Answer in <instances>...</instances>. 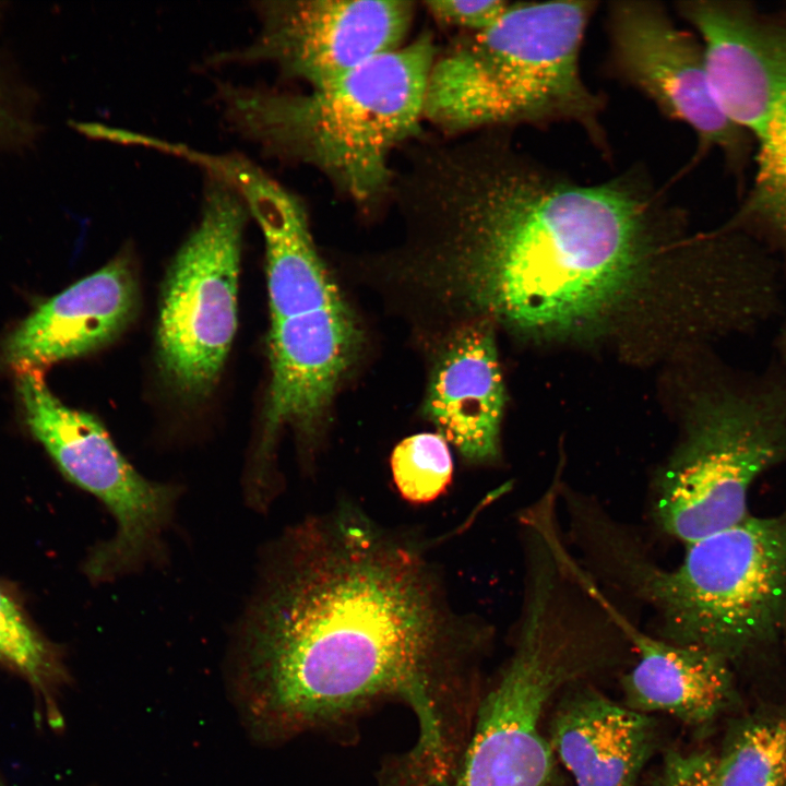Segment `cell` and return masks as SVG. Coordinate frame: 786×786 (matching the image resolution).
Returning <instances> with one entry per match:
<instances>
[{
	"label": "cell",
	"mask_w": 786,
	"mask_h": 786,
	"mask_svg": "<svg viewBox=\"0 0 786 786\" xmlns=\"http://www.w3.org/2000/svg\"><path fill=\"white\" fill-rule=\"evenodd\" d=\"M261 559L228 656L252 737L288 739L398 700L419 728L402 772L449 779L471 733L464 644L421 559L349 516L300 523Z\"/></svg>",
	"instance_id": "6da1fadb"
},
{
	"label": "cell",
	"mask_w": 786,
	"mask_h": 786,
	"mask_svg": "<svg viewBox=\"0 0 786 786\" xmlns=\"http://www.w3.org/2000/svg\"><path fill=\"white\" fill-rule=\"evenodd\" d=\"M505 403L492 324L451 326L438 345L422 404L426 418L472 463L499 455Z\"/></svg>",
	"instance_id": "7c38bea8"
},
{
	"label": "cell",
	"mask_w": 786,
	"mask_h": 786,
	"mask_svg": "<svg viewBox=\"0 0 786 786\" xmlns=\"http://www.w3.org/2000/svg\"><path fill=\"white\" fill-rule=\"evenodd\" d=\"M28 428L64 476L96 497L115 519L114 536L92 551L86 571L97 582L139 571L165 556L181 488L142 476L92 415L64 405L37 368L17 369Z\"/></svg>",
	"instance_id": "ba28073f"
},
{
	"label": "cell",
	"mask_w": 786,
	"mask_h": 786,
	"mask_svg": "<svg viewBox=\"0 0 786 786\" xmlns=\"http://www.w3.org/2000/svg\"><path fill=\"white\" fill-rule=\"evenodd\" d=\"M687 546L663 568L615 523L587 552L608 579L655 611L662 639L713 653L733 667L786 639V509L749 514Z\"/></svg>",
	"instance_id": "277c9868"
},
{
	"label": "cell",
	"mask_w": 786,
	"mask_h": 786,
	"mask_svg": "<svg viewBox=\"0 0 786 786\" xmlns=\"http://www.w3.org/2000/svg\"><path fill=\"white\" fill-rule=\"evenodd\" d=\"M608 32L611 59L620 75L664 115L694 132L693 160L717 151L745 188L751 141L719 106L700 39L678 27L659 3L641 0L612 2Z\"/></svg>",
	"instance_id": "30bf717a"
},
{
	"label": "cell",
	"mask_w": 786,
	"mask_h": 786,
	"mask_svg": "<svg viewBox=\"0 0 786 786\" xmlns=\"http://www.w3.org/2000/svg\"><path fill=\"white\" fill-rule=\"evenodd\" d=\"M248 216L238 193L207 174L201 219L169 269L158 319L160 368L182 397L207 394L230 349Z\"/></svg>",
	"instance_id": "9c48e42d"
},
{
	"label": "cell",
	"mask_w": 786,
	"mask_h": 786,
	"mask_svg": "<svg viewBox=\"0 0 786 786\" xmlns=\"http://www.w3.org/2000/svg\"><path fill=\"white\" fill-rule=\"evenodd\" d=\"M548 738L576 786H638L657 746L651 715L581 682L561 693Z\"/></svg>",
	"instance_id": "5bb4252c"
},
{
	"label": "cell",
	"mask_w": 786,
	"mask_h": 786,
	"mask_svg": "<svg viewBox=\"0 0 786 786\" xmlns=\"http://www.w3.org/2000/svg\"><path fill=\"white\" fill-rule=\"evenodd\" d=\"M391 472L401 496L413 503L440 497L453 475L446 440L438 432H421L403 439L391 455Z\"/></svg>",
	"instance_id": "ac0fdd59"
},
{
	"label": "cell",
	"mask_w": 786,
	"mask_h": 786,
	"mask_svg": "<svg viewBox=\"0 0 786 786\" xmlns=\"http://www.w3.org/2000/svg\"><path fill=\"white\" fill-rule=\"evenodd\" d=\"M511 2L504 0H432L426 1L427 11L436 21L472 33L483 32L505 13Z\"/></svg>",
	"instance_id": "ffe728a7"
},
{
	"label": "cell",
	"mask_w": 786,
	"mask_h": 786,
	"mask_svg": "<svg viewBox=\"0 0 786 786\" xmlns=\"http://www.w3.org/2000/svg\"><path fill=\"white\" fill-rule=\"evenodd\" d=\"M650 786H719L711 751L668 750Z\"/></svg>",
	"instance_id": "d6986e66"
},
{
	"label": "cell",
	"mask_w": 786,
	"mask_h": 786,
	"mask_svg": "<svg viewBox=\"0 0 786 786\" xmlns=\"http://www.w3.org/2000/svg\"><path fill=\"white\" fill-rule=\"evenodd\" d=\"M786 463V381H742L694 402L683 440L658 473L652 513L667 535L689 545L750 514L749 495Z\"/></svg>",
	"instance_id": "52a82bcc"
},
{
	"label": "cell",
	"mask_w": 786,
	"mask_h": 786,
	"mask_svg": "<svg viewBox=\"0 0 786 786\" xmlns=\"http://www.w3.org/2000/svg\"><path fill=\"white\" fill-rule=\"evenodd\" d=\"M0 660L22 674L44 696L52 715L55 694L67 679L56 652L31 627L14 599L0 586Z\"/></svg>",
	"instance_id": "e0dca14e"
},
{
	"label": "cell",
	"mask_w": 786,
	"mask_h": 786,
	"mask_svg": "<svg viewBox=\"0 0 786 786\" xmlns=\"http://www.w3.org/2000/svg\"><path fill=\"white\" fill-rule=\"evenodd\" d=\"M393 200L406 241L396 270L455 324L565 334L622 302L671 210L644 175H559L496 132L410 147Z\"/></svg>",
	"instance_id": "7a4b0ae2"
},
{
	"label": "cell",
	"mask_w": 786,
	"mask_h": 786,
	"mask_svg": "<svg viewBox=\"0 0 786 786\" xmlns=\"http://www.w3.org/2000/svg\"><path fill=\"white\" fill-rule=\"evenodd\" d=\"M715 764L719 786H786V705L735 719Z\"/></svg>",
	"instance_id": "2e32d148"
},
{
	"label": "cell",
	"mask_w": 786,
	"mask_h": 786,
	"mask_svg": "<svg viewBox=\"0 0 786 786\" xmlns=\"http://www.w3.org/2000/svg\"><path fill=\"white\" fill-rule=\"evenodd\" d=\"M593 1L511 3L489 28L436 57L424 118L445 134L509 123L575 122L599 135V98L580 52Z\"/></svg>",
	"instance_id": "5b68a950"
},
{
	"label": "cell",
	"mask_w": 786,
	"mask_h": 786,
	"mask_svg": "<svg viewBox=\"0 0 786 786\" xmlns=\"http://www.w3.org/2000/svg\"><path fill=\"white\" fill-rule=\"evenodd\" d=\"M436 57L422 34L306 93L218 83L217 96L227 122L264 154L313 167L367 207L391 195L393 152L420 131Z\"/></svg>",
	"instance_id": "3957f363"
},
{
	"label": "cell",
	"mask_w": 786,
	"mask_h": 786,
	"mask_svg": "<svg viewBox=\"0 0 786 786\" xmlns=\"http://www.w3.org/2000/svg\"><path fill=\"white\" fill-rule=\"evenodd\" d=\"M635 663L623 675L624 705L652 715L664 713L693 728H704L737 702L733 666L705 650L655 638L628 620L607 600Z\"/></svg>",
	"instance_id": "9a60e30c"
},
{
	"label": "cell",
	"mask_w": 786,
	"mask_h": 786,
	"mask_svg": "<svg viewBox=\"0 0 786 786\" xmlns=\"http://www.w3.org/2000/svg\"><path fill=\"white\" fill-rule=\"evenodd\" d=\"M138 288L130 264L117 258L41 305L8 337L4 359L39 368L94 352L132 320Z\"/></svg>",
	"instance_id": "4fadbf2b"
},
{
	"label": "cell",
	"mask_w": 786,
	"mask_h": 786,
	"mask_svg": "<svg viewBox=\"0 0 786 786\" xmlns=\"http://www.w3.org/2000/svg\"><path fill=\"white\" fill-rule=\"evenodd\" d=\"M254 41L213 63L269 61L310 87L334 81L401 47L414 5L404 0H279L255 3Z\"/></svg>",
	"instance_id": "8fae6325"
},
{
	"label": "cell",
	"mask_w": 786,
	"mask_h": 786,
	"mask_svg": "<svg viewBox=\"0 0 786 786\" xmlns=\"http://www.w3.org/2000/svg\"><path fill=\"white\" fill-rule=\"evenodd\" d=\"M714 95L749 138L752 175L723 225L761 243L786 276V2L687 0Z\"/></svg>",
	"instance_id": "8992f818"
},
{
	"label": "cell",
	"mask_w": 786,
	"mask_h": 786,
	"mask_svg": "<svg viewBox=\"0 0 786 786\" xmlns=\"http://www.w3.org/2000/svg\"><path fill=\"white\" fill-rule=\"evenodd\" d=\"M1 786V785H0Z\"/></svg>",
	"instance_id": "44dd1931"
}]
</instances>
